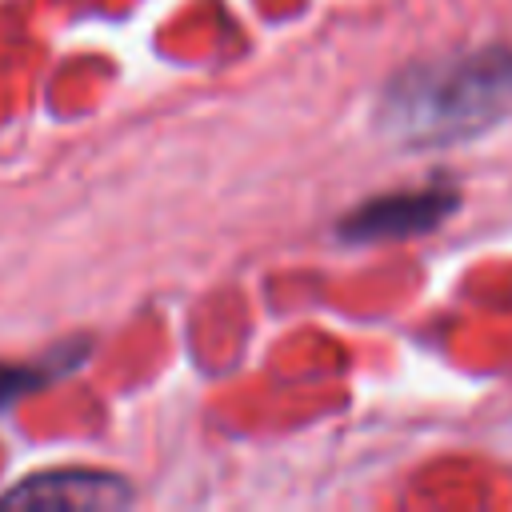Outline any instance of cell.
Instances as JSON below:
<instances>
[{
	"label": "cell",
	"instance_id": "cell-4",
	"mask_svg": "<svg viewBox=\"0 0 512 512\" xmlns=\"http://www.w3.org/2000/svg\"><path fill=\"white\" fill-rule=\"evenodd\" d=\"M84 348H88V340H72V344L52 348V352L40 356L36 364H0V408H8V404H12L16 396H24V392H32V388H40V384H48V380L72 372V368L84 360Z\"/></svg>",
	"mask_w": 512,
	"mask_h": 512
},
{
	"label": "cell",
	"instance_id": "cell-1",
	"mask_svg": "<svg viewBox=\"0 0 512 512\" xmlns=\"http://www.w3.org/2000/svg\"><path fill=\"white\" fill-rule=\"evenodd\" d=\"M512 100V56L476 52L420 64L384 96V128L412 144H444L492 124Z\"/></svg>",
	"mask_w": 512,
	"mask_h": 512
},
{
	"label": "cell",
	"instance_id": "cell-2",
	"mask_svg": "<svg viewBox=\"0 0 512 512\" xmlns=\"http://www.w3.org/2000/svg\"><path fill=\"white\" fill-rule=\"evenodd\" d=\"M456 212V192L432 188V192H388L340 220V236L356 244H376V240H404L432 232Z\"/></svg>",
	"mask_w": 512,
	"mask_h": 512
},
{
	"label": "cell",
	"instance_id": "cell-3",
	"mask_svg": "<svg viewBox=\"0 0 512 512\" xmlns=\"http://www.w3.org/2000/svg\"><path fill=\"white\" fill-rule=\"evenodd\" d=\"M124 504H132V488L120 476L92 468L36 472L0 496V508H24V512H52V508L88 512V508H124Z\"/></svg>",
	"mask_w": 512,
	"mask_h": 512
}]
</instances>
